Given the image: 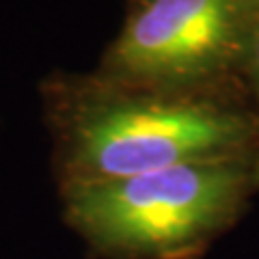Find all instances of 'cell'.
Returning <instances> with one entry per match:
<instances>
[{
	"mask_svg": "<svg viewBox=\"0 0 259 259\" xmlns=\"http://www.w3.org/2000/svg\"><path fill=\"white\" fill-rule=\"evenodd\" d=\"M46 104L61 188L250 156L259 141V115L229 91H158L95 71L52 78Z\"/></svg>",
	"mask_w": 259,
	"mask_h": 259,
	"instance_id": "6da1fadb",
	"label": "cell"
},
{
	"mask_svg": "<svg viewBox=\"0 0 259 259\" xmlns=\"http://www.w3.org/2000/svg\"><path fill=\"white\" fill-rule=\"evenodd\" d=\"M253 190L250 156L188 162L123 180L63 186V216L106 259H199Z\"/></svg>",
	"mask_w": 259,
	"mask_h": 259,
	"instance_id": "7a4b0ae2",
	"label": "cell"
},
{
	"mask_svg": "<svg viewBox=\"0 0 259 259\" xmlns=\"http://www.w3.org/2000/svg\"><path fill=\"white\" fill-rule=\"evenodd\" d=\"M255 13L246 0H143L97 74L180 93H227L242 78Z\"/></svg>",
	"mask_w": 259,
	"mask_h": 259,
	"instance_id": "3957f363",
	"label": "cell"
},
{
	"mask_svg": "<svg viewBox=\"0 0 259 259\" xmlns=\"http://www.w3.org/2000/svg\"><path fill=\"white\" fill-rule=\"evenodd\" d=\"M242 78L246 80L250 93H253L259 106V15H255L253 24H250L246 52H244V61H242Z\"/></svg>",
	"mask_w": 259,
	"mask_h": 259,
	"instance_id": "277c9868",
	"label": "cell"
},
{
	"mask_svg": "<svg viewBox=\"0 0 259 259\" xmlns=\"http://www.w3.org/2000/svg\"><path fill=\"white\" fill-rule=\"evenodd\" d=\"M250 182H253V190L259 188V141L250 153Z\"/></svg>",
	"mask_w": 259,
	"mask_h": 259,
	"instance_id": "5b68a950",
	"label": "cell"
},
{
	"mask_svg": "<svg viewBox=\"0 0 259 259\" xmlns=\"http://www.w3.org/2000/svg\"><path fill=\"white\" fill-rule=\"evenodd\" d=\"M246 3H248L250 9H253V13L259 15V0H246Z\"/></svg>",
	"mask_w": 259,
	"mask_h": 259,
	"instance_id": "8992f818",
	"label": "cell"
},
{
	"mask_svg": "<svg viewBox=\"0 0 259 259\" xmlns=\"http://www.w3.org/2000/svg\"><path fill=\"white\" fill-rule=\"evenodd\" d=\"M136 3H143V0H136Z\"/></svg>",
	"mask_w": 259,
	"mask_h": 259,
	"instance_id": "52a82bcc",
	"label": "cell"
}]
</instances>
